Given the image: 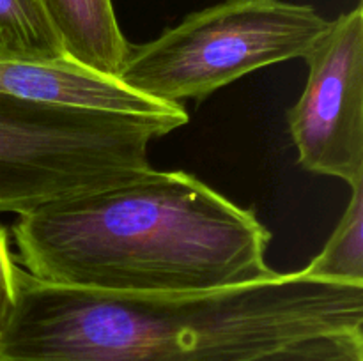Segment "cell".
Segmentation results:
<instances>
[{"mask_svg":"<svg viewBox=\"0 0 363 361\" xmlns=\"http://www.w3.org/2000/svg\"><path fill=\"white\" fill-rule=\"evenodd\" d=\"M13 236L28 276L69 289L209 292L277 273L257 214L181 170L50 202L18 216Z\"/></svg>","mask_w":363,"mask_h":361,"instance_id":"cell-1","label":"cell"},{"mask_svg":"<svg viewBox=\"0 0 363 361\" xmlns=\"http://www.w3.org/2000/svg\"><path fill=\"white\" fill-rule=\"evenodd\" d=\"M326 331H363V285L275 273L188 294L46 285L21 269L6 361H234Z\"/></svg>","mask_w":363,"mask_h":361,"instance_id":"cell-2","label":"cell"},{"mask_svg":"<svg viewBox=\"0 0 363 361\" xmlns=\"http://www.w3.org/2000/svg\"><path fill=\"white\" fill-rule=\"evenodd\" d=\"M172 130L167 115L73 108L0 92V214H27L135 179L152 168V142Z\"/></svg>","mask_w":363,"mask_h":361,"instance_id":"cell-3","label":"cell"},{"mask_svg":"<svg viewBox=\"0 0 363 361\" xmlns=\"http://www.w3.org/2000/svg\"><path fill=\"white\" fill-rule=\"evenodd\" d=\"M330 21L286 0H223L130 46L117 80L170 106L202 101L245 74L303 59Z\"/></svg>","mask_w":363,"mask_h":361,"instance_id":"cell-4","label":"cell"},{"mask_svg":"<svg viewBox=\"0 0 363 361\" xmlns=\"http://www.w3.org/2000/svg\"><path fill=\"white\" fill-rule=\"evenodd\" d=\"M307 84L287 110L301 168L363 183V6L330 21L305 53Z\"/></svg>","mask_w":363,"mask_h":361,"instance_id":"cell-5","label":"cell"},{"mask_svg":"<svg viewBox=\"0 0 363 361\" xmlns=\"http://www.w3.org/2000/svg\"><path fill=\"white\" fill-rule=\"evenodd\" d=\"M0 92L27 101L131 115L184 112V106L163 105L144 98L117 78L85 69L67 57L57 60H0Z\"/></svg>","mask_w":363,"mask_h":361,"instance_id":"cell-6","label":"cell"},{"mask_svg":"<svg viewBox=\"0 0 363 361\" xmlns=\"http://www.w3.org/2000/svg\"><path fill=\"white\" fill-rule=\"evenodd\" d=\"M64 55L85 69L117 76L130 52L112 0H39Z\"/></svg>","mask_w":363,"mask_h":361,"instance_id":"cell-7","label":"cell"},{"mask_svg":"<svg viewBox=\"0 0 363 361\" xmlns=\"http://www.w3.org/2000/svg\"><path fill=\"white\" fill-rule=\"evenodd\" d=\"M39 0H0V60L64 59Z\"/></svg>","mask_w":363,"mask_h":361,"instance_id":"cell-8","label":"cell"},{"mask_svg":"<svg viewBox=\"0 0 363 361\" xmlns=\"http://www.w3.org/2000/svg\"><path fill=\"white\" fill-rule=\"evenodd\" d=\"M301 273L326 282L363 285V183L351 186V197L342 218Z\"/></svg>","mask_w":363,"mask_h":361,"instance_id":"cell-9","label":"cell"},{"mask_svg":"<svg viewBox=\"0 0 363 361\" xmlns=\"http://www.w3.org/2000/svg\"><path fill=\"white\" fill-rule=\"evenodd\" d=\"M234 361H363V331L300 336Z\"/></svg>","mask_w":363,"mask_h":361,"instance_id":"cell-10","label":"cell"},{"mask_svg":"<svg viewBox=\"0 0 363 361\" xmlns=\"http://www.w3.org/2000/svg\"><path fill=\"white\" fill-rule=\"evenodd\" d=\"M21 268H18L14 255L11 253L9 237L0 227V340L9 328V322L16 310L18 280Z\"/></svg>","mask_w":363,"mask_h":361,"instance_id":"cell-11","label":"cell"},{"mask_svg":"<svg viewBox=\"0 0 363 361\" xmlns=\"http://www.w3.org/2000/svg\"><path fill=\"white\" fill-rule=\"evenodd\" d=\"M0 361H6V360H4V357H2V356H0Z\"/></svg>","mask_w":363,"mask_h":361,"instance_id":"cell-12","label":"cell"}]
</instances>
